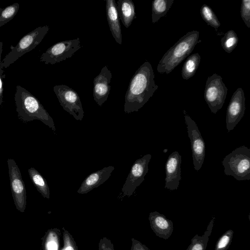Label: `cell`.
Masks as SVG:
<instances>
[{
    "instance_id": "obj_1",
    "label": "cell",
    "mask_w": 250,
    "mask_h": 250,
    "mask_svg": "<svg viewBox=\"0 0 250 250\" xmlns=\"http://www.w3.org/2000/svg\"><path fill=\"white\" fill-rule=\"evenodd\" d=\"M158 86L154 81V73L148 62H144L130 80L125 95L124 112L138 111L153 96Z\"/></svg>"
},
{
    "instance_id": "obj_2",
    "label": "cell",
    "mask_w": 250,
    "mask_h": 250,
    "mask_svg": "<svg viewBox=\"0 0 250 250\" xmlns=\"http://www.w3.org/2000/svg\"><path fill=\"white\" fill-rule=\"evenodd\" d=\"M14 99L19 118L24 122L40 120L56 131L53 118L40 101L27 90L21 85L16 86Z\"/></svg>"
},
{
    "instance_id": "obj_3",
    "label": "cell",
    "mask_w": 250,
    "mask_h": 250,
    "mask_svg": "<svg viewBox=\"0 0 250 250\" xmlns=\"http://www.w3.org/2000/svg\"><path fill=\"white\" fill-rule=\"evenodd\" d=\"M199 32L192 31L184 35L164 55L157 70L160 73H170L193 51L199 42Z\"/></svg>"
},
{
    "instance_id": "obj_4",
    "label": "cell",
    "mask_w": 250,
    "mask_h": 250,
    "mask_svg": "<svg viewBox=\"0 0 250 250\" xmlns=\"http://www.w3.org/2000/svg\"><path fill=\"white\" fill-rule=\"evenodd\" d=\"M226 175L238 181L250 179V149L243 146L227 155L222 162Z\"/></svg>"
},
{
    "instance_id": "obj_5",
    "label": "cell",
    "mask_w": 250,
    "mask_h": 250,
    "mask_svg": "<svg viewBox=\"0 0 250 250\" xmlns=\"http://www.w3.org/2000/svg\"><path fill=\"white\" fill-rule=\"evenodd\" d=\"M49 30L47 25L39 26L24 36L1 61L2 68H6L25 53L34 49L43 39Z\"/></svg>"
},
{
    "instance_id": "obj_6",
    "label": "cell",
    "mask_w": 250,
    "mask_h": 250,
    "mask_svg": "<svg viewBox=\"0 0 250 250\" xmlns=\"http://www.w3.org/2000/svg\"><path fill=\"white\" fill-rule=\"evenodd\" d=\"M227 92L228 88L220 75L215 73L208 77L205 88L204 98L211 112L216 114L222 108Z\"/></svg>"
},
{
    "instance_id": "obj_7",
    "label": "cell",
    "mask_w": 250,
    "mask_h": 250,
    "mask_svg": "<svg viewBox=\"0 0 250 250\" xmlns=\"http://www.w3.org/2000/svg\"><path fill=\"white\" fill-rule=\"evenodd\" d=\"M81 48L79 38L61 41L55 43L42 53L40 61L46 64L60 62L71 58Z\"/></svg>"
},
{
    "instance_id": "obj_8",
    "label": "cell",
    "mask_w": 250,
    "mask_h": 250,
    "mask_svg": "<svg viewBox=\"0 0 250 250\" xmlns=\"http://www.w3.org/2000/svg\"><path fill=\"white\" fill-rule=\"evenodd\" d=\"M60 105L63 109L78 121H82L84 111L78 94L66 85H56L53 87Z\"/></svg>"
},
{
    "instance_id": "obj_9",
    "label": "cell",
    "mask_w": 250,
    "mask_h": 250,
    "mask_svg": "<svg viewBox=\"0 0 250 250\" xmlns=\"http://www.w3.org/2000/svg\"><path fill=\"white\" fill-rule=\"evenodd\" d=\"M11 190L17 209L21 212L25 211L26 206V191L20 170L15 161L7 160Z\"/></svg>"
},
{
    "instance_id": "obj_10",
    "label": "cell",
    "mask_w": 250,
    "mask_h": 250,
    "mask_svg": "<svg viewBox=\"0 0 250 250\" xmlns=\"http://www.w3.org/2000/svg\"><path fill=\"white\" fill-rule=\"evenodd\" d=\"M184 117L188 129V136L191 143L194 167L199 171L202 166L205 157V144L196 123L188 115L185 110Z\"/></svg>"
},
{
    "instance_id": "obj_11",
    "label": "cell",
    "mask_w": 250,
    "mask_h": 250,
    "mask_svg": "<svg viewBox=\"0 0 250 250\" xmlns=\"http://www.w3.org/2000/svg\"><path fill=\"white\" fill-rule=\"evenodd\" d=\"M151 158V154H146L134 163L122 188L125 196H131L137 187L144 181L148 171V164Z\"/></svg>"
},
{
    "instance_id": "obj_12",
    "label": "cell",
    "mask_w": 250,
    "mask_h": 250,
    "mask_svg": "<svg viewBox=\"0 0 250 250\" xmlns=\"http://www.w3.org/2000/svg\"><path fill=\"white\" fill-rule=\"evenodd\" d=\"M245 97L243 90L239 87L233 94L226 115V127L228 132L232 130L244 116Z\"/></svg>"
},
{
    "instance_id": "obj_13",
    "label": "cell",
    "mask_w": 250,
    "mask_h": 250,
    "mask_svg": "<svg viewBox=\"0 0 250 250\" xmlns=\"http://www.w3.org/2000/svg\"><path fill=\"white\" fill-rule=\"evenodd\" d=\"M112 73L107 66H104L94 79L93 95L94 101L100 106L107 100L110 91Z\"/></svg>"
},
{
    "instance_id": "obj_14",
    "label": "cell",
    "mask_w": 250,
    "mask_h": 250,
    "mask_svg": "<svg viewBox=\"0 0 250 250\" xmlns=\"http://www.w3.org/2000/svg\"><path fill=\"white\" fill-rule=\"evenodd\" d=\"M181 156L178 152H173L168 157L166 164L165 188L170 190L177 189L181 177Z\"/></svg>"
},
{
    "instance_id": "obj_15",
    "label": "cell",
    "mask_w": 250,
    "mask_h": 250,
    "mask_svg": "<svg viewBox=\"0 0 250 250\" xmlns=\"http://www.w3.org/2000/svg\"><path fill=\"white\" fill-rule=\"evenodd\" d=\"M148 220L151 229L156 236L164 239H168L173 231V224L170 220L158 211L151 212Z\"/></svg>"
},
{
    "instance_id": "obj_16",
    "label": "cell",
    "mask_w": 250,
    "mask_h": 250,
    "mask_svg": "<svg viewBox=\"0 0 250 250\" xmlns=\"http://www.w3.org/2000/svg\"><path fill=\"white\" fill-rule=\"evenodd\" d=\"M114 167H106L87 176L77 190L79 194H85L104 183L111 175Z\"/></svg>"
},
{
    "instance_id": "obj_17",
    "label": "cell",
    "mask_w": 250,
    "mask_h": 250,
    "mask_svg": "<svg viewBox=\"0 0 250 250\" xmlns=\"http://www.w3.org/2000/svg\"><path fill=\"white\" fill-rule=\"evenodd\" d=\"M105 2L107 20L110 32L115 41L121 44L122 34L116 2L114 0H106Z\"/></svg>"
},
{
    "instance_id": "obj_18",
    "label": "cell",
    "mask_w": 250,
    "mask_h": 250,
    "mask_svg": "<svg viewBox=\"0 0 250 250\" xmlns=\"http://www.w3.org/2000/svg\"><path fill=\"white\" fill-rule=\"evenodd\" d=\"M116 4L120 20L127 28L136 18L134 4L131 0H119Z\"/></svg>"
},
{
    "instance_id": "obj_19",
    "label": "cell",
    "mask_w": 250,
    "mask_h": 250,
    "mask_svg": "<svg viewBox=\"0 0 250 250\" xmlns=\"http://www.w3.org/2000/svg\"><path fill=\"white\" fill-rule=\"evenodd\" d=\"M61 230L57 228L48 229L42 238V250H61Z\"/></svg>"
},
{
    "instance_id": "obj_20",
    "label": "cell",
    "mask_w": 250,
    "mask_h": 250,
    "mask_svg": "<svg viewBox=\"0 0 250 250\" xmlns=\"http://www.w3.org/2000/svg\"><path fill=\"white\" fill-rule=\"evenodd\" d=\"M215 219V217L212 218L204 234L202 236L196 234L193 237L191 243L186 250H206L212 230Z\"/></svg>"
},
{
    "instance_id": "obj_21",
    "label": "cell",
    "mask_w": 250,
    "mask_h": 250,
    "mask_svg": "<svg viewBox=\"0 0 250 250\" xmlns=\"http://www.w3.org/2000/svg\"><path fill=\"white\" fill-rule=\"evenodd\" d=\"M28 172L33 184L42 195L46 199L50 198V189L46 180L34 167L28 169Z\"/></svg>"
},
{
    "instance_id": "obj_22",
    "label": "cell",
    "mask_w": 250,
    "mask_h": 250,
    "mask_svg": "<svg viewBox=\"0 0 250 250\" xmlns=\"http://www.w3.org/2000/svg\"><path fill=\"white\" fill-rule=\"evenodd\" d=\"M174 0H154L152 2V22L155 23L165 16Z\"/></svg>"
},
{
    "instance_id": "obj_23",
    "label": "cell",
    "mask_w": 250,
    "mask_h": 250,
    "mask_svg": "<svg viewBox=\"0 0 250 250\" xmlns=\"http://www.w3.org/2000/svg\"><path fill=\"white\" fill-rule=\"evenodd\" d=\"M201 57L198 53L193 54L188 57L183 64L182 69V76L185 80H188L195 74L198 68Z\"/></svg>"
},
{
    "instance_id": "obj_24",
    "label": "cell",
    "mask_w": 250,
    "mask_h": 250,
    "mask_svg": "<svg viewBox=\"0 0 250 250\" xmlns=\"http://www.w3.org/2000/svg\"><path fill=\"white\" fill-rule=\"evenodd\" d=\"M200 14L202 19L208 25L215 29L220 27L221 24L212 9L207 4H203L200 9Z\"/></svg>"
},
{
    "instance_id": "obj_25",
    "label": "cell",
    "mask_w": 250,
    "mask_h": 250,
    "mask_svg": "<svg viewBox=\"0 0 250 250\" xmlns=\"http://www.w3.org/2000/svg\"><path fill=\"white\" fill-rule=\"evenodd\" d=\"M238 42L237 34L233 30L228 31L221 39V45L227 53H231L236 47Z\"/></svg>"
},
{
    "instance_id": "obj_26",
    "label": "cell",
    "mask_w": 250,
    "mask_h": 250,
    "mask_svg": "<svg viewBox=\"0 0 250 250\" xmlns=\"http://www.w3.org/2000/svg\"><path fill=\"white\" fill-rule=\"evenodd\" d=\"M19 8L20 4L16 2L3 9L0 14V27L13 19Z\"/></svg>"
},
{
    "instance_id": "obj_27",
    "label": "cell",
    "mask_w": 250,
    "mask_h": 250,
    "mask_svg": "<svg viewBox=\"0 0 250 250\" xmlns=\"http://www.w3.org/2000/svg\"><path fill=\"white\" fill-rule=\"evenodd\" d=\"M234 232L229 229L224 233L218 239L214 250H228L232 240Z\"/></svg>"
},
{
    "instance_id": "obj_28",
    "label": "cell",
    "mask_w": 250,
    "mask_h": 250,
    "mask_svg": "<svg viewBox=\"0 0 250 250\" xmlns=\"http://www.w3.org/2000/svg\"><path fill=\"white\" fill-rule=\"evenodd\" d=\"M63 247L61 250H79L76 242L70 233L62 228Z\"/></svg>"
},
{
    "instance_id": "obj_29",
    "label": "cell",
    "mask_w": 250,
    "mask_h": 250,
    "mask_svg": "<svg viewBox=\"0 0 250 250\" xmlns=\"http://www.w3.org/2000/svg\"><path fill=\"white\" fill-rule=\"evenodd\" d=\"M240 14L245 24L250 28V0H242Z\"/></svg>"
},
{
    "instance_id": "obj_30",
    "label": "cell",
    "mask_w": 250,
    "mask_h": 250,
    "mask_svg": "<svg viewBox=\"0 0 250 250\" xmlns=\"http://www.w3.org/2000/svg\"><path fill=\"white\" fill-rule=\"evenodd\" d=\"M99 250H115L112 242L108 238L104 237L99 243Z\"/></svg>"
},
{
    "instance_id": "obj_31",
    "label": "cell",
    "mask_w": 250,
    "mask_h": 250,
    "mask_svg": "<svg viewBox=\"0 0 250 250\" xmlns=\"http://www.w3.org/2000/svg\"><path fill=\"white\" fill-rule=\"evenodd\" d=\"M130 250H150L146 245L143 244L139 241L131 239V246Z\"/></svg>"
},
{
    "instance_id": "obj_32",
    "label": "cell",
    "mask_w": 250,
    "mask_h": 250,
    "mask_svg": "<svg viewBox=\"0 0 250 250\" xmlns=\"http://www.w3.org/2000/svg\"><path fill=\"white\" fill-rule=\"evenodd\" d=\"M5 77V74H0V105L3 103V80Z\"/></svg>"
},
{
    "instance_id": "obj_33",
    "label": "cell",
    "mask_w": 250,
    "mask_h": 250,
    "mask_svg": "<svg viewBox=\"0 0 250 250\" xmlns=\"http://www.w3.org/2000/svg\"><path fill=\"white\" fill-rule=\"evenodd\" d=\"M2 46L3 42H0V74L4 75V71L3 70V68L1 67V54L2 52Z\"/></svg>"
},
{
    "instance_id": "obj_34",
    "label": "cell",
    "mask_w": 250,
    "mask_h": 250,
    "mask_svg": "<svg viewBox=\"0 0 250 250\" xmlns=\"http://www.w3.org/2000/svg\"><path fill=\"white\" fill-rule=\"evenodd\" d=\"M3 9V8H0V14L1 12V11H2Z\"/></svg>"
},
{
    "instance_id": "obj_35",
    "label": "cell",
    "mask_w": 250,
    "mask_h": 250,
    "mask_svg": "<svg viewBox=\"0 0 250 250\" xmlns=\"http://www.w3.org/2000/svg\"></svg>"
}]
</instances>
